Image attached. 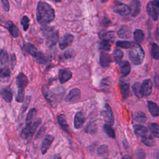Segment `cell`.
Returning a JSON list of instances; mask_svg holds the SVG:
<instances>
[{
  "label": "cell",
  "mask_w": 159,
  "mask_h": 159,
  "mask_svg": "<svg viewBox=\"0 0 159 159\" xmlns=\"http://www.w3.org/2000/svg\"><path fill=\"white\" fill-rule=\"evenodd\" d=\"M37 20L41 24H48L53 21L55 18L53 9L47 2H39L36 11Z\"/></svg>",
  "instance_id": "6da1fadb"
},
{
  "label": "cell",
  "mask_w": 159,
  "mask_h": 159,
  "mask_svg": "<svg viewBox=\"0 0 159 159\" xmlns=\"http://www.w3.org/2000/svg\"><path fill=\"white\" fill-rule=\"evenodd\" d=\"M129 56L130 61L134 65H140L144 59L145 53L142 48L139 45L132 43L129 52Z\"/></svg>",
  "instance_id": "7a4b0ae2"
},
{
  "label": "cell",
  "mask_w": 159,
  "mask_h": 159,
  "mask_svg": "<svg viewBox=\"0 0 159 159\" xmlns=\"http://www.w3.org/2000/svg\"><path fill=\"white\" fill-rule=\"evenodd\" d=\"M147 12L153 20H157L159 17V0L149 2L147 6Z\"/></svg>",
  "instance_id": "3957f363"
},
{
  "label": "cell",
  "mask_w": 159,
  "mask_h": 159,
  "mask_svg": "<svg viewBox=\"0 0 159 159\" xmlns=\"http://www.w3.org/2000/svg\"><path fill=\"white\" fill-rule=\"evenodd\" d=\"M112 9L116 13L123 16H127L130 13L129 6L119 1H116L114 3Z\"/></svg>",
  "instance_id": "277c9868"
},
{
  "label": "cell",
  "mask_w": 159,
  "mask_h": 159,
  "mask_svg": "<svg viewBox=\"0 0 159 159\" xmlns=\"http://www.w3.org/2000/svg\"><path fill=\"white\" fill-rule=\"evenodd\" d=\"M102 115L107 125H112L114 124V116L111 107L107 104L105 105Z\"/></svg>",
  "instance_id": "5b68a950"
},
{
  "label": "cell",
  "mask_w": 159,
  "mask_h": 159,
  "mask_svg": "<svg viewBox=\"0 0 159 159\" xmlns=\"http://www.w3.org/2000/svg\"><path fill=\"white\" fill-rule=\"evenodd\" d=\"M16 83L18 87V92H24V89L28 83L27 76L22 73H19L16 78Z\"/></svg>",
  "instance_id": "8992f818"
},
{
  "label": "cell",
  "mask_w": 159,
  "mask_h": 159,
  "mask_svg": "<svg viewBox=\"0 0 159 159\" xmlns=\"http://www.w3.org/2000/svg\"><path fill=\"white\" fill-rule=\"evenodd\" d=\"M152 90V83L150 79H147L143 81L141 84V91L143 96H148Z\"/></svg>",
  "instance_id": "52a82bcc"
},
{
  "label": "cell",
  "mask_w": 159,
  "mask_h": 159,
  "mask_svg": "<svg viewBox=\"0 0 159 159\" xmlns=\"http://www.w3.org/2000/svg\"><path fill=\"white\" fill-rule=\"evenodd\" d=\"M42 93L43 94V96L45 98V99L48 102V103L54 107L56 105V101L55 99V96L48 89L46 86H43L42 87Z\"/></svg>",
  "instance_id": "ba28073f"
},
{
  "label": "cell",
  "mask_w": 159,
  "mask_h": 159,
  "mask_svg": "<svg viewBox=\"0 0 159 159\" xmlns=\"http://www.w3.org/2000/svg\"><path fill=\"white\" fill-rule=\"evenodd\" d=\"M80 97V91L77 88L72 89L65 98V101L68 102H73L78 101Z\"/></svg>",
  "instance_id": "9c48e42d"
},
{
  "label": "cell",
  "mask_w": 159,
  "mask_h": 159,
  "mask_svg": "<svg viewBox=\"0 0 159 159\" xmlns=\"http://www.w3.org/2000/svg\"><path fill=\"white\" fill-rule=\"evenodd\" d=\"M53 137L52 135H47L45 138L43 139L41 147V152L42 154L46 153L47 150L50 147L53 141Z\"/></svg>",
  "instance_id": "30bf717a"
},
{
  "label": "cell",
  "mask_w": 159,
  "mask_h": 159,
  "mask_svg": "<svg viewBox=\"0 0 159 159\" xmlns=\"http://www.w3.org/2000/svg\"><path fill=\"white\" fill-rule=\"evenodd\" d=\"M73 36L71 34H66L60 40L59 47L60 49L64 50L67 47L70 46L73 40Z\"/></svg>",
  "instance_id": "8fae6325"
},
{
  "label": "cell",
  "mask_w": 159,
  "mask_h": 159,
  "mask_svg": "<svg viewBox=\"0 0 159 159\" xmlns=\"http://www.w3.org/2000/svg\"><path fill=\"white\" fill-rule=\"evenodd\" d=\"M58 40V32L55 31L50 33L46 40V45L48 47H52L54 46Z\"/></svg>",
  "instance_id": "7c38bea8"
},
{
  "label": "cell",
  "mask_w": 159,
  "mask_h": 159,
  "mask_svg": "<svg viewBox=\"0 0 159 159\" xmlns=\"http://www.w3.org/2000/svg\"><path fill=\"white\" fill-rule=\"evenodd\" d=\"M140 2L139 0H132L130 3V14L132 16H137L140 11Z\"/></svg>",
  "instance_id": "4fadbf2b"
},
{
  "label": "cell",
  "mask_w": 159,
  "mask_h": 159,
  "mask_svg": "<svg viewBox=\"0 0 159 159\" xmlns=\"http://www.w3.org/2000/svg\"><path fill=\"white\" fill-rule=\"evenodd\" d=\"M72 76V73L70 70H60L58 73V79L61 83H64L68 81Z\"/></svg>",
  "instance_id": "5bb4252c"
},
{
  "label": "cell",
  "mask_w": 159,
  "mask_h": 159,
  "mask_svg": "<svg viewBox=\"0 0 159 159\" xmlns=\"http://www.w3.org/2000/svg\"><path fill=\"white\" fill-rule=\"evenodd\" d=\"M58 123L61 128L66 132H69V127L67 124L66 117L64 114H60L57 117Z\"/></svg>",
  "instance_id": "9a60e30c"
},
{
  "label": "cell",
  "mask_w": 159,
  "mask_h": 159,
  "mask_svg": "<svg viewBox=\"0 0 159 159\" xmlns=\"http://www.w3.org/2000/svg\"><path fill=\"white\" fill-rule=\"evenodd\" d=\"M100 64L102 66H107L112 61V59L111 56L106 53V52H101L100 54Z\"/></svg>",
  "instance_id": "2e32d148"
},
{
  "label": "cell",
  "mask_w": 159,
  "mask_h": 159,
  "mask_svg": "<svg viewBox=\"0 0 159 159\" xmlns=\"http://www.w3.org/2000/svg\"><path fill=\"white\" fill-rule=\"evenodd\" d=\"M84 123V117L81 112L76 114L74 118V126L75 129H80Z\"/></svg>",
  "instance_id": "e0dca14e"
},
{
  "label": "cell",
  "mask_w": 159,
  "mask_h": 159,
  "mask_svg": "<svg viewBox=\"0 0 159 159\" xmlns=\"http://www.w3.org/2000/svg\"><path fill=\"white\" fill-rule=\"evenodd\" d=\"M24 47L26 52H27L30 55H32L35 58H36L38 56V55L40 53V52H39L36 48V47L32 43H27L25 44Z\"/></svg>",
  "instance_id": "ac0fdd59"
},
{
  "label": "cell",
  "mask_w": 159,
  "mask_h": 159,
  "mask_svg": "<svg viewBox=\"0 0 159 159\" xmlns=\"http://www.w3.org/2000/svg\"><path fill=\"white\" fill-rule=\"evenodd\" d=\"M148 108L150 113L153 117H157L159 116V109L157 104L152 101H148L147 102Z\"/></svg>",
  "instance_id": "d6986e66"
},
{
  "label": "cell",
  "mask_w": 159,
  "mask_h": 159,
  "mask_svg": "<svg viewBox=\"0 0 159 159\" xmlns=\"http://www.w3.org/2000/svg\"><path fill=\"white\" fill-rule=\"evenodd\" d=\"M134 130L135 134H137L139 136H141V137H143L148 134L147 129L145 126H143L141 124L134 125Z\"/></svg>",
  "instance_id": "ffe728a7"
},
{
  "label": "cell",
  "mask_w": 159,
  "mask_h": 159,
  "mask_svg": "<svg viewBox=\"0 0 159 159\" xmlns=\"http://www.w3.org/2000/svg\"><path fill=\"white\" fill-rule=\"evenodd\" d=\"M117 35L122 39H128L131 36V31L128 27H122L117 32Z\"/></svg>",
  "instance_id": "44dd1931"
},
{
  "label": "cell",
  "mask_w": 159,
  "mask_h": 159,
  "mask_svg": "<svg viewBox=\"0 0 159 159\" xmlns=\"http://www.w3.org/2000/svg\"><path fill=\"white\" fill-rule=\"evenodd\" d=\"M120 70L122 75L127 76L130 71V65L127 61H122L120 62Z\"/></svg>",
  "instance_id": "7402d4cb"
},
{
  "label": "cell",
  "mask_w": 159,
  "mask_h": 159,
  "mask_svg": "<svg viewBox=\"0 0 159 159\" xmlns=\"http://www.w3.org/2000/svg\"><path fill=\"white\" fill-rule=\"evenodd\" d=\"M1 95L2 99L7 102H11L12 99V93L10 89L4 88L1 91Z\"/></svg>",
  "instance_id": "603a6c76"
},
{
  "label": "cell",
  "mask_w": 159,
  "mask_h": 159,
  "mask_svg": "<svg viewBox=\"0 0 159 159\" xmlns=\"http://www.w3.org/2000/svg\"><path fill=\"white\" fill-rule=\"evenodd\" d=\"M7 29L13 37H17L19 36V30L16 25H15L12 22H8L7 23Z\"/></svg>",
  "instance_id": "cb8c5ba5"
},
{
  "label": "cell",
  "mask_w": 159,
  "mask_h": 159,
  "mask_svg": "<svg viewBox=\"0 0 159 159\" xmlns=\"http://www.w3.org/2000/svg\"><path fill=\"white\" fill-rule=\"evenodd\" d=\"M142 142L148 147H153L155 145V140L152 135L147 134L142 137Z\"/></svg>",
  "instance_id": "d4e9b609"
},
{
  "label": "cell",
  "mask_w": 159,
  "mask_h": 159,
  "mask_svg": "<svg viewBox=\"0 0 159 159\" xmlns=\"http://www.w3.org/2000/svg\"><path fill=\"white\" fill-rule=\"evenodd\" d=\"M134 37L135 40V42L138 43H142L144 40V34L142 30L137 29L134 32Z\"/></svg>",
  "instance_id": "484cf974"
},
{
  "label": "cell",
  "mask_w": 159,
  "mask_h": 159,
  "mask_svg": "<svg viewBox=\"0 0 159 159\" xmlns=\"http://www.w3.org/2000/svg\"><path fill=\"white\" fill-rule=\"evenodd\" d=\"M121 94L124 99H126L129 94V84L127 83H122L120 84Z\"/></svg>",
  "instance_id": "4316f807"
},
{
  "label": "cell",
  "mask_w": 159,
  "mask_h": 159,
  "mask_svg": "<svg viewBox=\"0 0 159 159\" xmlns=\"http://www.w3.org/2000/svg\"><path fill=\"white\" fill-rule=\"evenodd\" d=\"M132 90L135 94V95L140 98L143 97L142 91H141V84L139 82L135 83L132 86Z\"/></svg>",
  "instance_id": "83f0119b"
},
{
  "label": "cell",
  "mask_w": 159,
  "mask_h": 159,
  "mask_svg": "<svg viewBox=\"0 0 159 159\" xmlns=\"http://www.w3.org/2000/svg\"><path fill=\"white\" fill-rule=\"evenodd\" d=\"M149 129L155 137L159 138V125L156 123H152L149 124Z\"/></svg>",
  "instance_id": "f1b7e54d"
},
{
  "label": "cell",
  "mask_w": 159,
  "mask_h": 159,
  "mask_svg": "<svg viewBox=\"0 0 159 159\" xmlns=\"http://www.w3.org/2000/svg\"><path fill=\"white\" fill-rule=\"evenodd\" d=\"M134 119L135 121L139 123H143L145 122L147 118L145 114L142 112H137L134 116Z\"/></svg>",
  "instance_id": "f546056e"
},
{
  "label": "cell",
  "mask_w": 159,
  "mask_h": 159,
  "mask_svg": "<svg viewBox=\"0 0 159 159\" xmlns=\"http://www.w3.org/2000/svg\"><path fill=\"white\" fill-rule=\"evenodd\" d=\"M151 55L155 60H158L159 58V47L155 43H152V45Z\"/></svg>",
  "instance_id": "4dcf8cb0"
},
{
  "label": "cell",
  "mask_w": 159,
  "mask_h": 159,
  "mask_svg": "<svg viewBox=\"0 0 159 159\" xmlns=\"http://www.w3.org/2000/svg\"><path fill=\"white\" fill-rule=\"evenodd\" d=\"M8 54L6 51L1 49L0 50V65H5L8 61Z\"/></svg>",
  "instance_id": "1f68e13d"
},
{
  "label": "cell",
  "mask_w": 159,
  "mask_h": 159,
  "mask_svg": "<svg viewBox=\"0 0 159 159\" xmlns=\"http://www.w3.org/2000/svg\"><path fill=\"white\" fill-rule=\"evenodd\" d=\"M99 37L105 41H108L111 40L114 37L113 32H101L99 34Z\"/></svg>",
  "instance_id": "d6a6232c"
},
{
  "label": "cell",
  "mask_w": 159,
  "mask_h": 159,
  "mask_svg": "<svg viewBox=\"0 0 159 159\" xmlns=\"http://www.w3.org/2000/svg\"><path fill=\"white\" fill-rule=\"evenodd\" d=\"M108 147L106 145H101L98 148V154L101 157H105L108 155Z\"/></svg>",
  "instance_id": "836d02e7"
},
{
  "label": "cell",
  "mask_w": 159,
  "mask_h": 159,
  "mask_svg": "<svg viewBox=\"0 0 159 159\" xmlns=\"http://www.w3.org/2000/svg\"><path fill=\"white\" fill-rule=\"evenodd\" d=\"M36 114H37V110L35 109L34 108L30 109L26 117V120H25L26 124H31Z\"/></svg>",
  "instance_id": "e575fe53"
},
{
  "label": "cell",
  "mask_w": 159,
  "mask_h": 159,
  "mask_svg": "<svg viewBox=\"0 0 159 159\" xmlns=\"http://www.w3.org/2000/svg\"><path fill=\"white\" fill-rule=\"evenodd\" d=\"M113 57L114 60H116V62L120 63L121 61V60L123 57V52L120 49L117 48L114 50V53H113Z\"/></svg>",
  "instance_id": "d590c367"
},
{
  "label": "cell",
  "mask_w": 159,
  "mask_h": 159,
  "mask_svg": "<svg viewBox=\"0 0 159 159\" xmlns=\"http://www.w3.org/2000/svg\"><path fill=\"white\" fill-rule=\"evenodd\" d=\"M10 70L7 68H0V78H7L10 76Z\"/></svg>",
  "instance_id": "8d00e7d4"
},
{
  "label": "cell",
  "mask_w": 159,
  "mask_h": 159,
  "mask_svg": "<svg viewBox=\"0 0 159 159\" xmlns=\"http://www.w3.org/2000/svg\"><path fill=\"white\" fill-rule=\"evenodd\" d=\"M104 130L105 132L111 138L115 137V132L114 130L111 127V125H109L107 124H105L104 125Z\"/></svg>",
  "instance_id": "74e56055"
},
{
  "label": "cell",
  "mask_w": 159,
  "mask_h": 159,
  "mask_svg": "<svg viewBox=\"0 0 159 159\" xmlns=\"http://www.w3.org/2000/svg\"><path fill=\"white\" fill-rule=\"evenodd\" d=\"M131 42L128 41H117L116 42L117 46L122 48H129L132 45Z\"/></svg>",
  "instance_id": "f35d334b"
},
{
  "label": "cell",
  "mask_w": 159,
  "mask_h": 159,
  "mask_svg": "<svg viewBox=\"0 0 159 159\" xmlns=\"http://www.w3.org/2000/svg\"><path fill=\"white\" fill-rule=\"evenodd\" d=\"M20 22H21V24L22 25L24 30H27L28 27H29V18L26 16H23V17L21 19Z\"/></svg>",
  "instance_id": "ab89813d"
},
{
  "label": "cell",
  "mask_w": 159,
  "mask_h": 159,
  "mask_svg": "<svg viewBox=\"0 0 159 159\" xmlns=\"http://www.w3.org/2000/svg\"><path fill=\"white\" fill-rule=\"evenodd\" d=\"M100 47L105 50V51H109L111 50V44L107 42V41H105V40H103L102 42H101L100 43Z\"/></svg>",
  "instance_id": "60d3db41"
},
{
  "label": "cell",
  "mask_w": 159,
  "mask_h": 159,
  "mask_svg": "<svg viewBox=\"0 0 159 159\" xmlns=\"http://www.w3.org/2000/svg\"><path fill=\"white\" fill-rule=\"evenodd\" d=\"M86 132H89L90 134H94L96 131V125L93 123H91L88 126H86Z\"/></svg>",
  "instance_id": "b9f144b4"
},
{
  "label": "cell",
  "mask_w": 159,
  "mask_h": 159,
  "mask_svg": "<svg viewBox=\"0 0 159 159\" xmlns=\"http://www.w3.org/2000/svg\"><path fill=\"white\" fill-rule=\"evenodd\" d=\"M1 2L3 6V8L4 11H8L9 10V4L7 0H1Z\"/></svg>",
  "instance_id": "7bdbcfd3"
},
{
  "label": "cell",
  "mask_w": 159,
  "mask_h": 159,
  "mask_svg": "<svg viewBox=\"0 0 159 159\" xmlns=\"http://www.w3.org/2000/svg\"><path fill=\"white\" fill-rule=\"evenodd\" d=\"M72 55H73V52L71 50H68L65 53L64 56L66 58H70L72 57Z\"/></svg>",
  "instance_id": "ee69618b"
},
{
  "label": "cell",
  "mask_w": 159,
  "mask_h": 159,
  "mask_svg": "<svg viewBox=\"0 0 159 159\" xmlns=\"http://www.w3.org/2000/svg\"><path fill=\"white\" fill-rule=\"evenodd\" d=\"M49 159H61V158L60 157V156L59 155H53L52 157H50Z\"/></svg>",
  "instance_id": "f6af8a7d"
},
{
  "label": "cell",
  "mask_w": 159,
  "mask_h": 159,
  "mask_svg": "<svg viewBox=\"0 0 159 159\" xmlns=\"http://www.w3.org/2000/svg\"><path fill=\"white\" fill-rule=\"evenodd\" d=\"M122 159H131V158H129V157H127V156H125V157H124Z\"/></svg>",
  "instance_id": "bcb514c9"
},
{
  "label": "cell",
  "mask_w": 159,
  "mask_h": 159,
  "mask_svg": "<svg viewBox=\"0 0 159 159\" xmlns=\"http://www.w3.org/2000/svg\"><path fill=\"white\" fill-rule=\"evenodd\" d=\"M107 0H101V2H106Z\"/></svg>",
  "instance_id": "7dc6e473"
},
{
  "label": "cell",
  "mask_w": 159,
  "mask_h": 159,
  "mask_svg": "<svg viewBox=\"0 0 159 159\" xmlns=\"http://www.w3.org/2000/svg\"><path fill=\"white\" fill-rule=\"evenodd\" d=\"M156 159H159V153H158V155H157V156L156 157Z\"/></svg>",
  "instance_id": "c3c4849f"
},
{
  "label": "cell",
  "mask_w": 159,
  "mask_h": 159,
  "mask_svg": "<svg viewBox=\"0 0 159 159\" xmlns=\"http://www.w3.org/2000/svg\"><path fill=\"white\" fill-rule=\"evenodd\" d=\"M53 1H56V2H60V1H61V0H53Z\"/></svg>",
  "instance_id": "681fc988"
},
{
  "label": "cell",
  "mask_w": 159,
  "mask_h": 159,
  "mask_svg": "<svg viewBox=\"0 0 159 159\" xmlns=\"http://www.w3.org/2000/svg\"><path fill=\"white\" fill-rule=\"evenodd\" d=\"M104 159H109V158H104Z\"/></svg>",
  "instance_id": "f907efd6"
}]
</instances>
